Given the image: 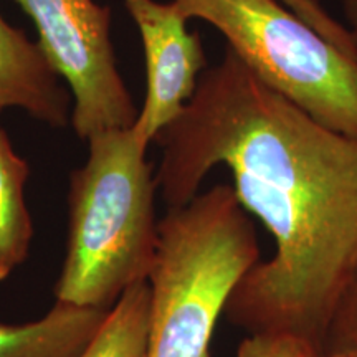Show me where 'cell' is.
I'll return each mask as SVG.
<instances>
[{"label": "cell", "instance_id": "cell-1", "mask_svg": "<svg viewBox=\"0 0 357 357\" xmlns=\"http://www.w3.org/2000/svg\"><path fill=\"white\" fill-rule=\"evenodd\" d=\"M154 141L167 208L189 204L225 166L238 202L275 242L238 281L223 318L248 334H293L319 352L357 268V139L316 121L227 47Z\"/></svg>", "mask_w": 357, "mask_h": 357}, {"label": "cell", "instance_id": "cell-2", "mask_svg": "<svg viewBox=\"0 0 357 357\" xmlns=\"http://www.w3.org/2000/svg\"><path fill=\"white\" fill-rule=\"evenodd\" d=\"M88 159L68 190V240L56 301L109 311L149 278L159 242L155 177L147 142L126 129L88 139Z\"/></svg>", "mask_w": 357, "mask_h": 357}, {"label": "cell", "instance_id": "cell-3", "mask_svg": "<svg viewBox=\"0 0 357 357\" xmlns=\"http://www.w3.org/2000/svg\"><path fill=\"white\" fill-rule=\"evenodd\" d=\"M255 225L231 185L199 192L159 220L146 357H211L218 319L260 261Z\"/></svg>", "mask_w": 357, "mask_h": 357}, {"label": "cell", "instance_id": "cell-4", "mask_svg": "<svg viewBox=\"0 0 357 357\" xmlns=\"http://www.w3.org/2000/svg\"><path fill=\"white\" fill-rule=\"evenodd\" d=\"M215 26L263 83L333 131L357 139V61L280 0H172Z\"/></svg>", "mask_w": 357, "mask_h": 357}, {"label": "cell", "instance_id": "cell-5", "mask_svg": "<svg viewBox=\"0 0 357 357\" xmlns=\"http://www.w3.org/2000/svg\"><path fill=\"white\" fill-rule=\"evenodd\" d=\"M33 20L38 45L73 96L71 126L82 139L131 128L132 98L116 65L111 10L95 0H15Z\"/></svg>", "mask_w": 357, "mask_h": 357}, {"label": "cell", "instance_id": "cell-6", "mask_svg": "<svg viewBox=\"0 0 357 357\" xmlns=\"http://www.w3.org/2000/svg\"><path fill=\"white\" fill-rule=\"evenodd\" d=\"M126 8L139 30L147 78L144 105L132 129L151 144L184 109L207 60L199 33L187 30V19L176 2L126 0Z\"/></svg>", "mask_w": 357, "mask_h": 357}, {"label": "cell", "instance_id": "cell-7", "mask_svg": "<svg viewBox=\"0 0 357 357\" xmlns=\"http://www.w3.org/2000/svg\"><path fill=\"white\" fill-rule=\"evenodd\" d=\"M37 42L0 17V108H19L48 126L71 123V98Z\"/></svg>", "mask_w": 357, "mask_h": 357}, {"label": "cell", "instance_id": "cell-8", "mask_svg": "<svg viewBox=\"0 0 357 357\" xmlns=\"http://www.w3.org/2000/svg\"><path fill=\"white\" fill-rule=\"evenodd\" d=\"M108 312L56 301L32 323H0V357H83Z\"/></svg>", "mask_w": 357, "mask_h": 357}, {"label": "cell", "instance_id": "cell-9", "mask_svg": "<svg viewBox=\"0 0 357 357\" xmlns=\"http://www.w3.org/2000/svg\"><path fill=\"white\" fill-rule=\"evenodd\" d=\"M30 169L0 128V281L29 258L33 225L25 200Z\"/></svg>", "mask_w": 357, "mask_h": 357}, {"label": "cell", "instance_id": "cell-10", "mask_svg": "<svg viewBox=\"0 0 357 357\" xmlns=\"http://www.w3.org/2000/svg\"><path fill=\"white\" fill-rule=\"evenodd\" d=\"M149 312L151 287L142 281L111 307L83 357H146Z\"/></svg>", "mask_w": 357, "mask_h": 357}, {"label": "cell", "instance_id": "cell-11", "mask_svg": "<svg viewBox=\"0 0 357 357\" xmlns=\"http://www.w3.org/2000/svg\"><path fill=\"white\" fill-rule=\"evenodd\" d=\"M319 352L357 357V268L334 305Z\"/></svg>", "mask_w": 357, "mask_h": 357}, {"label": "cell", "instance_id": "cell-12", "mask_svg": "<svg viewBox=\"0 0 357 357\" xmlns=\"http://www.w3.org/2000/svg\"><path fill=\"white\" fill-rule=\"evenodd\" d=\"M280 2L293 13H296L303 22L312 26L319 35H323L326 40L336 45L342 53H346L352 60H357V33L334 20L319 6L318 0H280Z\"/></svg>", "mask_w": 357, "mask_h": 357}, {"label": "cell", "instance_id": "cell-13", "mask_svg": "<svg viewBox=\"0 0 357 357\" xmlns=\"http://www.w3.org/2000/svg\"><path fill=\"white\" fill-rule=\"evenodd\" d=\"M312 351L310 342L293 334L265 333L245 337L235 357H310Z\"/></svg>", "mask_w": 357, "mask_h": 357}, {"label": "cell", "instance_id": "cell-14", "mask_svg": "<svg viewBox=\"0 0 357 357\" xmlns=\"http://www.w3.org/2000/svg\"><path fill=\"white\" fill-rule=\"evenodd\" d=\"M341 6L344 8L347 20L357 33V0H341Z\"/></svg>", "mask_w": 357, "mask_h": 357}, {"label": "cell", "instance_id": "cell-15", "mask_svg": "<svg viewBox=\"0 0 357 357\" xmlns=\"http://www.w3.org/2000/svg\"><path fill=\"white\" fill-rule=\"evenodd\" d=\"M310 357H352V356H346V354H323V352H316L312 351Z\"/></svg>", "mask_w": 357, "mask_h": 357}, {"label": "cell", "instance_id": "cell-16", "mask_svg": "<svg viewBox=\"0 0 357 357\" xmlns=\"http://www.w3.org/2000/svg\"><path fill=\"white\" fill-rule=\"evenodd\" d=\"M0 113H2V108H0Z\"/></svg>", "mask_w": 357, "mask_h": 357}]
</instances>
